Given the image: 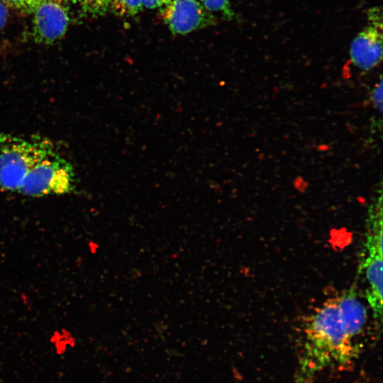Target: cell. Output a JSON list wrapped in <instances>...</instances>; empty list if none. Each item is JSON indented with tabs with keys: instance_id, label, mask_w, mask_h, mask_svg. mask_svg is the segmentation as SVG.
<instances>
[{
	"instance_id": "obj_1",
	"label": "cell",
	"mask_w": 383,
	"mask_h": 383,
	"mask_svg": "<svg viewBox=\"0 0 383 383\" xmlns=\"http://www.w3.org/2000/svg\"><path fill=\"white\" fill-rule=\"evenodd\" d=\"M304 333L298 376L301 383L326 368L349 365L360 352L340 314L337 296L326 300L306 318Z\"/></svg>"
},
{
	"instance_id": "obj_2",
	"label": "cell",
	"mask_w": 383,
	"mask_h": 383,
	"mask_svg": "<svg viewBox=\"0 0 383 383\" xmlns=\"http://www.w3.org/2000/svg\"><path fill=\"white\" fill-rule=\"evenodd\" d=\"M76 182L71 162L47 139L18 192L32 197L69 194L75 189Z\"/></svg>"
},
{
	"instance_id": "obj_3",
	"label": "cell",
	"mask_w": 383,
	"mask_h": 383,
	"mask_svg": "<svg viewBox=\"0 0 383 383\" xmlns=\"http://www.w3.org/2000/svg\"><path fill=\"white\" fill-rule=\"evenodd\" d=\"M46 140L0 133L1 190L18 192Z\"/></svg>"
},
{
	"instance_id": "obj_4",
	"label": "cell",
	"mask_w": 383,
	"mask_h": 383,
	"mask_svg": "<svg viewBox=\"0 0 383 383\" xmlns=\"http://www.w3.org/2000/svg\"><path fill=\"white\" fill-rule=\"evenodd\" d=\"M382 213L380 206H372L367 224V257L362 267L367 283L366 297L377 323L382 317Z\"/></svg>"
},
{
	"instance_id": "obj_5",
	"label": "cell",
	"mask_w": 383,
	"mask_h": 383,
	"mask_svg": "<svg viewBox=\"0 0 383 383\" xmlns=\"http://www.w3.org/2000/svg\"><path fill=\"white\" fill-rule=\"evenodd\" d=\"M160 13L173 34L184 35L216 23L215 16L199 0H170Z\"/></svg>"
},
{
	"instance_id": "obj_6",
	"label": "cell",
	"mask_w": 383,
	"mask_h": 383,
	"mask_svg": "<svg viewBox=\"0 0 383 383\" xmlns=\"http://www.w3.org/2000/svg\"><path fill=\"white\" fill-rule=\"evenodd\" d=\"M32 35L35 43L52 44L67 32L68 8L52 0H42L33 12Z\"/></svg>"
},
{
	"instance_id": "obj_7",
	"label": "cell",
	"mask_w": 383,
	"mask_h": 383,
	"mask_svg": "<svg viewBox=\"0 0 383 383\" xmlns=\"http://www.w3.org/2000/svg\"><path fill=\"white\" fill-rule=\"evenodd\" d=\"M369 25L353 40L350 48L353 65L363 71L377 66L382 58V18L370 17Z\"/></svg>"
},
{
	"instance_id": "obj_8",
	"label": "cell",
	"mask_w": 383,
	"mask_h": 383,
	"mask_svg": "<svg viewBox=\"0 0 383 383\" xmlns=\"http://www.w3.org/2000/svg\"><path fill=\"white\" fill-rule=\"evenodd\" d=\"M338 309L350 335L357 340L362 334L367 321V310L354 289L337 296Z\"/></svg>"
},
{
	"instance_id": "obj_9",
	"label": "cell",
	"mask_w": 383,
	"mask_h": 383,
	"mask_svg": "<svg viewBox=\"0 0 383 383\" xmlns=\"http://www.w3.org/2000/svg\"><path fill=\"white\" fill-rule=\"evenodd\" d=\"M142 10L141 0H110L109 11L118 16H135Z\"/></svg>"
},
{
	"instance_id": "obj_10",
	"label": "cell",
	"mask_w": 383,
	"mask_h": 383,
	"mask_svg": "<svg viewBox=\"0 0 383 383\" xmlns=\"http://www.w3.org/2000/svg\"><path fill=\"white\" fill-rule=\"evenodd\" d=\"M200 1L206 10L212 13H219L224 20L231 21L235 16L231 0H200Z\"/></svg>"
},
{
	"instance_id": "obj_11",
	"label": "cell",
	"mask_w": 383,
	"mask_h": 383,
	"mask_svg": "<svg viewBox=\"0 0 383 383\" xmlns=\"http://www.w3.org/2000/svg\"><path fill=\"white\" fill-rule=\"evenodd\" d=\"M79 4L84 13L97 17L109 11L110 0H79Z\"/></svg>"
},
{
	"instance_id": "obj_12",
	"label": "cell",
	"mask_w": 383,
	"mask_h": 383,
	"mask_svg": "<svg viewBox=\"0 0 383 383\" xmlns=\"http://www.w3.org/2000/svg\"><path fill=\"white\" fill-rule=\"evenodd\" d=\"M42 0H0L9 7L25 13H33Z\"/></svg>"
},
{
	"instance_id": "obj_13",
	"label": "cell",
	"mask_w": 383,
	"mask_h": 383,
	"mask_svg": "<svg viewBox=\"0 0 383 383\" xmlns=\"http://www.w3.org/2000/svg\"><path fill=\"white\" fill-rule=\"evenodd\" d=\"M372 102L380 113L382 111V81L376 84L371 94Z\"/></svg>"
},
{
	"instance_id": "obj_14",
	"label": "cell",
	"mask_w": 383,
	"mask_h": 383,
	"mask_svg": "<svg viewBox=\"0 0 383 383\" xmlns=\"http://www.w3.org/2000/svg\"><path fill=\"white\" fill-rule=\"evenodd\" d=\"M170 0H141L143 7L149 9H160L166 5Z\"/></svg>"
},
{
	"instance_id": "obj_15",
	"label": "cell",
	"mask_w": 383,
	"mask_h": 383,
	"mask_svg": "<svg viewBox=\"0 0 383 383\" xmlns=\"http://www.w3.org/2000/svg\"><path fill=\"white\" fill-rule=\"evenodd\" d=\"M8 18V9L5 4L0 1V30L5 26Z\"/></svg>"
},
{
	"instance_id": "obj_16",
	"label": "cell",
	"mask_w": 383,
	"mask_h": 383,
	"mask_svg": "<svg viewBox=\"0 0 383 383\" xmlns=\"http://www.w3.org/2000/svg\"><path fill=\"white\" fill-rule=\"evenodd\" d=\"M53 1H55L57 3H59L65 6H66L67 8H68V6L70 4H79V0H52Z\"/></svg>"
},
{
	"instance_id": "obj_17",
	"label": "cell",
	"mask_w": 383,
	"mask_h": 383,
	"mask_svg": "<svg viewBox=\"0 0 383 383\" xmlns=\"http://www.w3.org/2000/svg\"><path fill=\"white\" fill-rule=\"evenodd\" d=\"M199 1H200V0H199Z\"/></svg>"
}]
</instances>
